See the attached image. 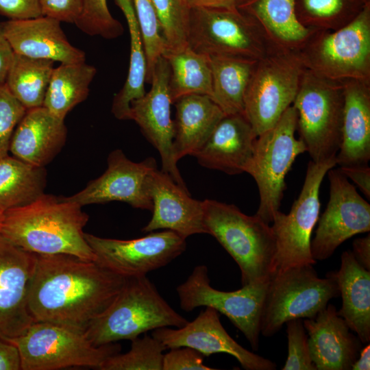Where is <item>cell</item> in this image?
Segmentation results:
<instances>
[{
  "label": "cell",
  "instance_id": "obj_1",
  "mask_svg": "<svg viewBox=\"0 0 370 370\" xmlns=\"http://www.w3.org/2000/svg\"><path fill=\"white\" fill-rule=\"evenodd\" d=\"M127 278L95 261L36 254L29 308L36 321L86 330L112 304Z\"/></svg>",
  "mask_w": 370,
  "mask_h": 370
},
{
  "label": "cell",
  "instance_id": "obj_2",
  "mask_svg": "<svg viewBox=\"0 0 370 370\" xmlns=\"http://www.w3.org/2000/svg\"><path fill=\"white\" fill-rule=\"evenodd\" d=\"M82 208L65 197L44 193L28 205L3 212L0 233L33 254L95 261L83 231L89 217Z\"/></svg>",
  "mask_w": 370,
  "mask_h": 370
},
{
  "label": "cell",
  "instance_id": "obj_3",
  "mask_svg": "<svg viewBox=\"0 0 370 370\" xmlns=\"http://www.w3.org/2000/svg\"><path fill=\"white\" fill-rule=\"evenodd\" d=\"M188 322L166 301L147 275H143L127 278L114 300L84 332L93 345L101 346L132 341L160 328H181Z\"/></svg>",
  "mask_w": 370,
  "mask_h": 370
},
{
  "label": "cell",
  "instance_id": "obj_4",
  "mask_svg": "<svg viewBox=\"0 0 370 370\" xmlns=\"http://www.w3.org/2000/svg\"><path fill=\"white\" fill-rule=\"evenodd\" d=\"M204 202L206 234L214 237L238 264L242 285L269 280L275 254L269 224L249 216L233 204L213 199Z\"/></svg>",
  "mask_w": 370,
  "mask_h": 370
},
{
  "label": "cell",
  "instance_id": "obj_5",
  "mask_svg": "<svg viewBox=\"0 0 370 370\" xmlns=\"http://www.w3.org/2000/svg\"><path fill=\"white\" fill-rule=\"evenodd\" d=\"M297 53L306 69L325 79L370 84V3L336 30H313Z\"/></svg>",
  "mask_w": 370,
  "mask_h": 370
},
{
  "label": "cell",
  "instance_id": "obj_6",
  "mask_svg": "<svg viewBox=\"0 0 370 370\" xmlns=\"http://www.w3.org/2000/svg\"><path fill=\"white\" fill-rule=\"evenodd\" d=\"M6 341L18 348L22 370L100 369L108 358L121 351L115 343L93 345L84 330L45 321L34 322L21 335Z\"/></svg>",
  "mask_w": 370,
  "mask_h": 370
},
{
  "label": "cell",
  "instance_id": "obj_7",
  "mask_svg": "<svg viewBox=\"0 0 370 370\" xmlns=\"http://www.w3.org/2000/svg\"><path fill=\"white\" fill-rule=\"evenodd\" d=\"M343 86L306 69L293 103L297 114V130L312 161L336 158L341 143Z\"/></svg>",
  "mask_w": 370,
  "mask_h": 370
},
{
  "label": "cell",
  "instance_id": "obj_8",
  "mask_svg": "<svg viewBox=\"0 0 370 370\" xmlns=\"http://www.w3.org/2000/svg\"><path fill=\"white\" fill-rule=\"evenodd\" d=\"M339 295L333 272L319 278L312 264L274 273L263 302L260 334L271 337L290 320L312 319Z\"/></svg>",
  "mask_w": 370,
  "mask_h": 370
},
{
  "label": "cell",
  "instance_id": "obj_9",
  "mask_svg": "<svg viewBox=\"0 0 370 370\" xmlns=\"http://www.w3.org/2000/svg\"><path fill=\"white\" fill-rule=\"evenodd\" d=\"M304 69L297 51L275 46L256 62L245 94L244 114L257 136L293 105Z\"/></svg>",
  "mask_w": 370,
  "mask_h": 370
},
{
  "label": "cell",
  "instance_id": "obj_10",
  "mask_svg": "<svg viewBox=\"0 0 370 370\" xmlns=\"http://www.w3.org/2000/svg\"><path fill=\"white\" fill-rule=\"evenodd\" d=\"M297 122V112L291 106L273 127L258 136L245 169L258 188L260 204L255 215L268 224L280 210L286 174L296 158L306 151L304 142L295 137Z\"/></svg>",
  "mask_w": 370,
  "mask_h": 370
},
{
  "label": "cell",
  "instance_id": "obj_11",
  "mask_svg": "<svg viewBox=\"0 0 370 370\" xmlns=\"http://www.w3.org/2000/svg\"><path fill=\"white\" fill-rule=\"evenodd\" d=\"M188 45L209 56L258 60L271 45L258 23L236 8L190 9Z\"/></svg>",
  "mask_w": 370,
  "mask_h": 370
},
{
  "label": "cell",
  "instance_id": "obj_12",
  "mask_svg": "<svg viewBox=\"0 0 370 370\" xmlns=\"http://www.w3.org/2000/svg\"><path fill=\"white\" fill-rule=\"evenodd\" d=\"M336 158L323 162L310 161L298 198L288 214L278 210L271 226L275 240L271 275L293 267L315 264L311 253V235L320 212L319 190Z\"/></svg>",
  "mask_w": 370,
  "mask_h": 370
},
{
  "label": "cell",
  "instance_id": "obj_13",
  "mask_svg": "<svg viewBox=\"0 0 370 370\" xmlns=\"http://www.w3.org/2000/svg\"><path fill=\"white\" fill-rule=\"evenodd\" d=\"M269 280L248 284L233 291H223L211 286L208 267L201 264L194 268L176 291L183 310L190 312L201 306L214 308L230 319L256 351Z\"/></svg>",
  "mask_w": 370,
  "mask_h": 370
},
{
  "label": "cell",
  "instance_id": "obj_14",
  "mask_svg": "<svg viewBox=\"0 0 370 370\" xmlns=\"http://www.w3.org/2000/svg\"><path fill=\"white\" fill-rule=\"evenodd\" d=\"M95 261L125 278L147 275L169 264L186 248V238L168 230L132 240L102 238L85 233Z\"/></svg>",
  "mask_w": 370,
  "mask_h": 370
},
{
  "label": "cell",
  "instance_id": "obj_15",
  "mask_svg": "<svg viewBox=\"0 0 370 370\" xmlns=\"http://www.w3.org/2000/svg\"><path fill=\"white\" fill-rule=\"evenodd\" d=\"M330 197L318 219L311 253L317 260L329 258L343 242L370 231V205L338 169L328 171Z\"/></svg>",
  "mask_w": 370,
  "mask_h": 370
},
{
  "label": "cell",
  "instance_id": "obj_16",
  "mask_svg": "<svg viewBox=\"0 0 370 370\" xmlns=\"http://www.w3.org/2000/svg\"><path fill=\"white\" fill-rule=\"evenodd\" d=\"M169 64L162 56L153 67L150 90L132 101L129 119L138 124L147 140L159 152L162 171L179 186L187 189L173 153L174 123L171 116L173 101L169 90Z\"/></svg>",
  "mask_w": 370,
  "mask_h": 370
},
{
  "label": "cell",
  "instance_id": "obj_17",
  "mask_svg": "<svg viewBox=\"0 0 370 370\" xmlns=\"http://www.w3.org/2000/svg\"><path fill=\"white\" fill-rule=\"evenodd\" d=\"M36 254L16 245L0 233V338H16L34 322L29 293Z\"/></svg>",
  "mask_w": 370,
  "mask_h": 370
},
{
  "label": "cell",
  "instance_id": "obj_18",
  "mask_svg": "<svg viewBox=\"0 0 370 370\" xmlns=\"http://www.w3.org/2000/svg\"><path fill=\"white\" fill-rule=\"evenodd\" d=\"M107 163V169L101 175L90 181L82 190L65 198L81 206L116 201L151 211L147 180L157 169L156 160L149 157L134 162L121 149H115L108 155Z\"/></svg>",
  "mask_w": 370,
  "mask_h": 370
},
{
  "label": "cell",
  "instance_id": "obj_19",
  "mask_svg": "<svg viewBox=\"0 0 370 370\" xmlns=\"http://www.w3.org/2000/svg\"><path fill=\"white\" fill-rule=\"evenodd\" d=\"M151 336L167 349L189 347L207 357L217 353L228 354L246 370L276 369L275 362L246 349L233 339L223 327L219 313L211 307H206L183 327L160 328L152 330Z\"/></svg>",
  "mask_w": 370,
  "mask_h": 370
},
{
  "label": "cell",
  "instance_id": "obj_20",
  "mask_svg": "<svg viewBox=\"0 0 370 370\" xmlns=\"http://www.w3.org/2000/svg\"><path fill=\"white\" fill-rule=\"evenodd\" d=\"M152 201V217L144 232L158 230L173 231L184 238L206 234L204 202L193 199L188 189L179 186L168 174L156 169L147 180Z\"/></svg>",
  "mask_w": 370,
  "mask_h": 370
},
{
  "label": "cell",
  "instance_id": "obj_21",
  "mask_svg": "<svg viewBox=\"0 0 370 370\" xmlns=\"http://www.w3.org/2000/svg\"><path fill=\"white\" fill-rule=\"evenodd\" d=\"M61 22L49 16L8 20L1 23L3 34L14 53L60 64L86 61L85 52L71 45Z\"/></svg>",
  "mask_w": 370,
  "mask_h": 370
},
{
  "label": "cell",
  "instance_id": "obj_22",
  "mask_svg": "<svg viewBox=\"0 0 370 370\" xmlns=\"http://www.w3.org/2000/svg\"><path fill=\"white\" fill-rule=\"evenodd\" d=\"M312 362L317 370H349L362 342L330 304L312 319L303 321Z\"/></svg>",
  "mask_w": 370,
  "mask_h": 370
},
{
  "label": "cell",
  "instance_id": "obj_23",
  "mask_svg": "<svg viewBox=\"0 0 370 370\" xmlns=\"http://www.w3.org/2000/svg\"><path fill=\"white\" fill-rule=\"evenodd\" d=\"M257 137L244 114L225 115L193 156L204 167L238 175L245 172Z\"/></svg>",
  "mask_w": 370,
  "mask_h": 370
},
{
  "label": "cell",
  "instance_id": "obj_24",
  "mask_svg": "<svg viewBox=\"0 0 370 370\" xmlns=\"http://www.w3.org/2000/svg\"><path fill=\"white\" fill-rule=\"evenodd\" d=\"M66 136L64 120L44 106L28 109L14 130L10 151L27 163L45 167L61 151Z\"/></svg>",
  "mask_w": 370,
  "mask_h": 370
},
{
  "label": "cell",
  "instance_id": "obj_25",
  "mask_svg": "<svg viewBox=\"0 0 370 370\" xmlns=\"http://www.w3.org/2000/svg\"><path fill=\"white\" fill-rule=\"evenodd\" d=\"M342 83L344 105L336 164L365 165L370 160V84L357 80Z\"/></svg>",
  "mask_w": 370,
  "mask_h": 370
},
{
  "label": "cell",
  "instance_id": "obj_26",
  "mask_svg": "<svg viewBox=\"0 0 370 370\" xmlns=\"http://www.w3.org/2000/svg\"><path fill=\"white\" fill-rule=\"evenodd\" d=\"M173 104L176 112L173 147L177 162L198 151L225 114L210 97L203 95H186Z\"/></svg>",
  "mask_w": 370,
  "mask_h": 370
},
{
  "label": "cell",
  "instance_id": "obj_27",
  "mask_svg": "<svg viewBox=\"0 0 370 370\" xmlns=\"http://www.w3.org/2000/svg\"><path fill=\"white\" fill-rule=\"evenodd\" d=\"M336 280L342 307L337 313L362 343L370 341V271L362 267L350 251H343Z\"/></svg>",
  "mask_w": 370,
  "mask_h": 370
},
{
  "label": "cell",
  "instance_id": "obj_28",
  "mask_svg": "<svg viewBox=\"0 0 370 370\" xmlns=\"http://www.w3.org/2000/svg\"><path fill=\"white\" fill-rule=\"evenodd\" d=\"M237 8L251 16L269 42L297 51L313 29L301 24L295 14V0H238Z\"/></svg>",
  "mask_w": 370,
  "mask_h": 370
},
{
  "label": "cell",
  "instance_id": "obj_29",
  "mask_svg": "<svg viewBox=\"0 0 370 370\" xmlns=\"http://www.w3.org/2000/svg\"><path fill=\"white\" fill-rule=\"evenodd\" d=\"M123 12L130 38V65L122 88L114 95L112 113L119 120H128L132 101L145 94L147 60L140 28L132 0H114Z\"/></svg>",
  "mask_w": 370,
  "mask_h": 370
},
{
  "label": "cell",
  "instance_id": "obj_30",
  "mask_svg": "<svg viewBox=\"0 0 370 370\" xmlns=\"http://www.w3.org/2000/svg\"><path fill=\"white\" fill-rule=\"evenodd\" d=\"M97 69L84 62L60 64L55 67L42 106L64 120L67 114L88 96Z\"/></svg>",
  "mask_w": 370,
  "mask_h": 370
},
{
  "label": "cell",
  "instance_id": "obj_31",
  "mask_svg": "<svg viewBox=\"0 0 370 370\" xmlns=\"http://www.w3.org/2000/svg\"><path fill=\"white\" fill-rule=\"evenodd\" d=\"M45 167L8 155L0 159V210L3 212L28 205L45 193Z\"/></svg>",
  "mask_w": 370,
  "mask_h": 370
},
{
  "label": "cell",
  "instance_id": "obj_32",
  "mask_svg": "<svg viewBox=\"0 0 370 370\" xmlns=\"http://www.w3.org/2000/svg\"><path fill=\"white\" fill-rule=\"evenodd\" d=\"M162 56L170 68L169 90L173 103L188 95L212 98L210 58L195 51L188 45L176 51L165 50Z\"/></svg>",
  "mask_w": 370,
  "mask_h": 370
},
{
  "label": "cell",
  "instance_id": "obj_33",
  "mask_svg": "<svg viewBox=\"0 0 370 370\" xmlns=\"http://www.w3.org/2000/svg\"><path fill=\"white\" fill-rule=\"evenodd\" d=\"M212 99L225 115L244 114V97L256 60L210 56Z\"/></svg>",
  "mask_w": 370,
  "mask_h": 370
},
{
  "label": "cell",
  "instance_id": "obj_34",
  "mask_svg": "<svg viewBox=\"0 0 370 370\" xmlns=\"http://www.w3.org/2000/svg\"><path fill=\"white\" fill-rule=\"evenodd\" d=\"M54 62L14 53L5 84L27 110L42 106Z\"/></svg>",
  "mask_w": 370,
  "mask_h": 370
},
{
  "label": "cell",
  "instance_id": "obj_35",
  "mask_svg": "<svg viewBox=\"0 0 370 370\" xmlns=\"http://www.w3.org/2000/svg\"><path fill=\"white\" fill-rule=\"evenodd\" d=\"M365 5L362 0H295V14L307 28L334 31L352 21Z\"/></svg>",
  "mask_w": 370,
  "mask_h": 370
},
{
  "label": "cell",
  "instance_id": "obj_36",
  "mask_svg": "<svg viewBox=\"0 0 370 370\" xmlns=\"http://www.w3.org/2000/svg\"><path fill=\"white\" fill-rule=\"evenodd\" d=\"M131 342L129 352L110 356L100 370H162L164 344L145 333Z\"/></svg>",
  "mask_w": 370,
  "mask_h": 370
},
{
  "label": "cell",
  "instance_id": "obj_37",
  "mask_svg": "<svg viewBox=\"0 0 370 370\" xmlns=\"http://www.w3.org/2000/svg\"><path fill=\"white\" fill-rule=\"evenodd\" d=\"M151 1L164 40V51H176L186 47L190 12L186 0Z\"/></svg>",
  "mask_w": 370,
  "mask_h": 370
},
{
  "label": "cell",
  "instance_id": "obj_38",
  "mask_svg": "<svg viewBox=\"0 0 370 370\" xmlns=\"http://www.w3.org/2000/svg\"><path fill=\"white\" fill-rule=\"evenodd\" d=\"M140 28L147 60L146 82L149 83L153 67L165 49L158 17L151 0H132Z\"/></svg>",
  "mask_w": 370,
  "mask_h": 370
},
{
  "label": "cell",
  "instance_id": "obj_39",
  "mask_svg": "<svg viewBox=\"0 0 370 370\" xmlns=\"http://www.w3.org/2000/svg\"><path fill=\"white\" fill-rule=\"evenodd\" d=\"M75 25L91 36L114 39L123 33L120 21L111 14L107 0H82V10Z\"/></svg>",
  "mask_w": 370,
  "mask_h": 370
},
{
  "label": "cell",
  "instance_id": "obj_40",
  "mask_svg": "<svg viewBox=\"0 0 370 370\" xmlns=\"http://www.w3.org/2000/svg\"><path fill=\"white\" fill-rule=\"evenodd\" d=\"M288 356L282 370H317L311 359L308 334L302 319L287 321Z\"/></svg>",
  "mask_w": 370,
  "mask_h": 370
},
{
  "label": "cell",
  "instance_id": "obj_41",
  "mask_svg": "<svg viewBox=\"0 0 370 370\" xmlns=\"http://www.w3.org/2000/svg\"><path fill=\"white\" fill-rule=\"evenodd\" d=\"M26 111L5 84L0 85V159L8 155L14 130Z\"/></svg>",
  "mask_w": 370,
  "mask_h": 370
},
{
  "label": "cell",
  "instance_id": "obj_42",
  "mask_svg": "<svg viewBox=\"0 0 370 370\" xmlns=\"http://www.w3.org/2000/svg\"><path fill=\"white\" fill-rule=\"evenodd\" d=\"M204 356L189 347L170 349L164 354L162 370H214L204 364Z\"/></svg>",
  "mask_w": 370,
  "mask_h": 370
},
{
  "label": "cell",
  "instance_id": "obj_43",
  "mask_svg": "<svg viewBox=\"0 0 370 370\" xmlns=\"http://www.w3.org/2000/svg\"><path fill=\"white\" fill-rule=\"evenodd\" d=\"M42 16L74 23L80 16L82 0H39Z\"/></svg>",
  "mask_w": 370,
  "mask_h": 370
},
{
  "label": "cell",
  "instance_id": "obj_44",
  "mask_svg": "<svg viewBox=\"0 0 370 370\" xmlns=\"http://www.w3.org/2000/svg\"><path fill=\"white\" fill-rule=\"evenodd\" d=\"M0 15L8 20L42 16L39 0H0Z\"/></svg>",
  "mask_w": 370,
  "mask_h": 370
},
{
  "label": "cell",
  "instance_id": "obj_45",
  "mask_svg": "<svg viewBox=\"0 0 370 370\" xmlns=\"http://www.w3.org/2000/svg\"><path fill=\"white\" fill-rule=\"evenodd\" d=\"M339 170L347 179L352 180L370 198V168L367 164L340 166Z\"/></svg>",
  "mask_w": 370,
  "mask_h": 370
},
{
  "label": "cell",
  "instance_id": "obj_46",
  "mask_svg": "<svg viewBox=\"0 0 370 370\" xmlns=\"http://www.w3.org/2000/svg\"><path fill=\"white\" fill-rule=\"evenodd\" d=\"M21 360L18 348L0 338V370H21Z\"/></svg>",
  "mask_w": 370,
  "mask_h": 370
},
{
  "label": "cell",
  "instance_id": "obj_47",
  "mask_svg": "<svg viewBox=\"0 0 370 370\" xmlns=\"http://www.w3.org/2000/svg\"><path fill=\"white\" fill-rule=\"evenodd\" d=\"M14 53L6 40L0 23V85L5 84Z\"/></svg>",
  "mask_w": 370,
  "mask_h": 370
},
{
  "label": "cell",
  "instance_id": "obj_48",
  "mask_svg": "<svg viewBox=\"0 0 370 370\" xmlns=\"http://www.w3.org/2000/svg\"><path fill=\"white\" fill-rule=\"evenodd\" d=\"M352 254L357 262L370 271V234L358 238L353 242Z\"/></svg>",
  "mask_w": 370,
  "mask_h": 370
},
{
  "label": "cell",
  "instance_id": "obj_49",
  "mask_svg": "<svg viewBox=\"0 0 370 370\" xmlns=\"http://www.w3.org/2000/svg\"><path fill=\"white\" fill-rule=\"evenodd\" d=\"M238 0H186L190 9L202 8H236Z\"/></svg>",
  "mask_w": 370,
  "mask_h": 370
},
{
  "label": "cell",
  "instance_id": "obj_50",
  "mask_svg": "<svg viewBox=\"0 0 370 370\" xmlns=\"http://www.w3.org/2000/svg\"><path fill=\"white\" fill-rule=\"evenodd\" d=\"M352 370H369L370 369V345L369 343L361 348L357 359L352 367Z\"/></svg>",
  "mask_w": 370,
  "mask_h": 370
},
{
  "label": "cell",
  "instance_id": "obj_51",
  "mask_svg": "<svg viewBox=\"0 0 370 370\" xmlns=\"http://www.w3.org/2000/svg\"><path fill=\"white\" fill-rule=\"evenodd\" d=\"M3 217V212L0 210V227H1V225Z\"/></svg>",
  "mask_w": 370,
  "mask_h": 370
}]
</instances>
